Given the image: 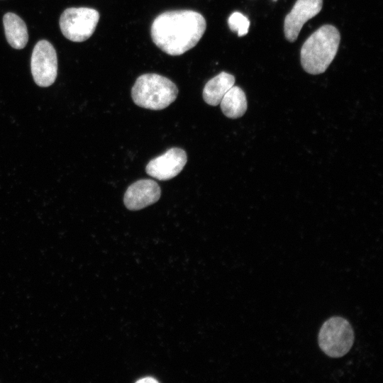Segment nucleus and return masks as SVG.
I'll list each match as a JSON object with an SVG mask.
<instances>
[{"mask_svg":"<svg viewBox=\"0 0 383 383\" xmlns=\"http://www.w3.org/2000/svg\"><path fill=\"white\" fill-rule=\"evenodd\" d=\"M206 28L204 16L192 10L168 11L158 15L151 26L153 43L170 55H181L193 48Z\"/></svg>","mask_w":383,"mask_h":383,"instance_id":"obj_1","label":"nucleus"},{"mask_svg":"<svg viewBox=\"0 0 383 383\" xmlns=\"http://www.w3.org/2000/svg\"><path fill=\"white\" fill-rule=\"evenodd\" d=\"M340 35L332 25H323L304 43L300 53L303 69L311 74L323 73L333 60Z\"/></svg>","mask_w":383,"mask_h":383,"instance_id":"obj_2","label":"nucleus"},{"mask_svg":"<svg viewBox=\"0 0 383 383\" xmlns=\"http://www.w3.org/2000/svg\"><path fill=\"white\" fill-rule=\"evenodd\" d=\"M177 94L178 89L173 82L154 73L138 77L131 89L133 102L151 110L165 109L175 101Z\"/></svg>","mask_w":383,"mask_h":383,"instance_id":"obj_3","label":"nucleus"},{"mask_svg":"<svg viewBox=\"0 0 383 383\" xmlns=\"http://www.w3.org/2000/svg\"><path fill=\"white\" fill-rule=\"evenodd\" d=\"M318 341L320 348L328 356L342 357L348 353L353 344V329L346 319L333 316L323 323Z\"/></svg>","mask_w":383,"mask_h":383,"instance_id":"obj_4","label":"nucleus"},{"mask_svg":"<svg viewBox=\"0 0 383 383\" xmlns=\"http://www.w3.org/2000/svg\"><path fill=\"white\" fill-rule=\"evenodd\" d=\"M99 20V13L91 8H68L60 18L63 35L73 42H82L94 33Z\"/></svg>","mask_w":383,"mask_h":383,"instance_id":"obj_5","label":"nucleus"},{"mask_svg":"<svg viewBox=\"0 0 383 383\" xmlns=\"http://www.w3.org/2000/svg\"><path fill=\"white\" fill-rule=\"evenodd\" d=\"M30 69L37 85L46 87L55 82L57 74V53L53 45L48 40H40L34 46Z\"/></svg>","mask_w":383,"mask_h":383,"instance_id":"obj_6","label":"nucleus"},{"mask_svg":"<svg viewBox=\"0 0 383 383\" xmlns=\"http://www.w3.org/2000/svg\"><path fill=\"white\" fill-rule=\"evenodd\" d=\"M185 151L172 148L164 154L151 160L145 167L147 174L158 180H169L176 177L187 163Z\"/></svg>","mask_w":383,"mask_h":383,"instance_id":"obj_7","label":"nucleus"},{"mask_svg":"<svg viewBox=\"0 0 383 383\" xmlns=\"http://www.w3.org/2000/svg\"><path fill=\"white\" fill-rule=\"evenodd\" d=\"M322 6L323 0H296L284 18V33L286 39L294 42L304 24L316 16L321 11Z\"/></svg>","mask_w":383,"mask_h":383,"instance_id":"obj_8","label":"nucleus"},{"mask_svg":"<svg viewBox=\"0 0 383 383\" xmlns=\"http://www.w3.org/2000/svg\"><path fill=\"white\" fill-rule=\"evenodd\" d=\"M161 195V189L152 179H140L131 184L123 197L126 207L137 211L157 202Z\"/></svg>","mask_w":383,"mask_h":383,"instance_id":"obj_9","label":"nucleus"},{"mask_svg":"<svg viewBox=\"0 0 383 383\" xmlns=\"http://www.w3.org/2000/svg\"><path fill=\"white\" fill-rule=\"evenodd\" d=\"M235 77L226 72H221L205 84L203 99L211 106L220 104L225 94L234 85Z\"/></svg>","mask_w":383,"mask_h":383,"instance_id":"obj_10","label":"nucleus"},{"mask_svg":"<svg viewBox=\"0 0 383 383\" xmlns=\"http://www.w3.org/2000/svg\"><path fill=\"white\" fill-rule=\"evenodd\" d=\"M6 38L15 49H23L28 40V34L25 22L16 13L9 12L3 17Z\"/></svg>","mask_w":383,"mask_h":383,"instance_id":"obj_11","label":"nucleus"},{"mask_svg":"<svg viewBox=\"0 0 383 383\" xmlns=\"http://www.w3.org/2000/svg\"><path fill=\"white\" fill-rule=\"evenodd\" d=\"M220 104L223 113L230 118L241 117L248 108L245 92L234 85L225 94Z\"/></svg>","mask_w":383,"mask_h":383,"instance_id":"obj_12","label":"nucleus"},{"mask_svg":"<svg viewBox=\"0 0 383 383\" xmlns=\"http://www.w3.org/2000/svg\"><path fill=\"white\" fill-rule=\"evenodd\" d=\"M230 29L237 32L239 37L243 36L248 33L250 21L243 14L239 12L233 13L228 20Z\"/></svg>","mask_w":383,"mask_h":383,"instance_id":"obj_13","label":"nucleus"},{"mask_svg":"<svg viewBox=\"0 0 383 383\" xmlns=\"http://www.w3.org/2000/svg\"><path fill=\"white\" fill-rule=\"evenodd\" d=\"M137 382L145 383V382H158V381L152 377H145L137 380Z\"/></svg>","mask_w":383,"mask_h":383,"instance_id":"obj_14","label":"nucleus"},{"mask_svg":"<svg viewBox=\"0 0 383 383\" xmlns=\"http://www.w3.org/2000/svg\"><path fill=\"white\" fill-rule=\"evenodd\" d=\"M274 1H276V0H274Z\"/></svg>","mask_w":383,"mask_h":383,"instance_id":"obj_15","label":"nucleus"}]
</instances>
